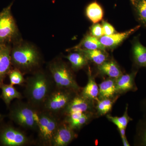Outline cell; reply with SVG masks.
<instances>
[{
    "label": "cell",
    "mask_w": 146,
    "mask_h": 146,
    "mask_svg": "<svg viewBox=\"0 0 146 146\" xmlns=\"http://www.w3.org/2000/svg\"><path fill=\"white\" fill-rule=\"evenodd\" d=\"M24 94L29 104L41 110L47 98L55 88L48 74L37 70L26 79Z\"/></svg>",
    "instance_id": "cell-1"
},
{
    "label": "cell",
    "mask_w": 146,
    "mask_h": 146,
    "mask_svg": "<svg viewBox=\"0 0 146 146\" xmlns=\"http://www.w3.org/2000/svg\"><path fill=\"white\" fill-rule=\"evenodd\" d=\"M12 65L23 74L38 70L42 61L39 52L35 48L28 44L16 45L11 50Z\"/></svg>",
    "instance_id": "cell-2"
},
{
    "label": "cell",
    "mask_w": 146,
    "mask_h": 146,
    "mask_svg": "<svg viewBox=\"0 0 146 146\" xmlns=\"http://www.w3.org/2000/svg\"><path fill=\"white\" fill-rule=\"evenodd\" d=\"M49 73L56 88L67 89L78 93L80 87L76 81L71 69L65 62L54 59L49 63Z\"/></svg>",
    "instance_id": "cell-3"
},
{
    "label": "cell",
    "mask_w": 146,
    "mask_h": 146,
    "mask_svg": "<svg viewBox=\"0 0 146 146\" xmlns=\"http://www.w3.org/2000/svg\"><path fill=\"white\" fill-rule=\"evenodd\" d=\"M41 111L27 102L19 101L11 110L10 117L25 129L37 131Z\"/></svg>",
    "instance_id": "cell-4"
},
{
    "label": "cell",
    "mask_w": 146,
    "mask_h": 146,
    "mask_svg": "<svg viewBox=\"0 0 146 146\" xmlns=\"http://www.w3.org/2000/svg\"><path fill=\"white\" fill-rule=\"evenodd\" d=\"M77 94L71 90L55 87L47 98L41 111L59 118V115L63 114L66 106Z\"/></svg>",
    "instance_id": "cell-5"
},
{
    "label": "cell",
    "mask_w": 146,
    "mask_h": 146,
    "mask_svg": "<svg viewBox=\"0 0 146 146\" xmlns=\"http://www.w3.org/2000/svg\"><path fill=\"white\" fill-rule=\"evenodd\" d=\"M60 121L59 118L41 111L37 131L39 142L42 145L51 146L52 140Z\"/></svg>",
    "instance_id": "cell-6"
},
{
    "label": "cell",
    "mask_w": 146,
    "mask_h": 146,
    "mask_svg": "<svg viewBox=\"0 0 146 146\" xmlns=\"http://www.w3.org/2000/svg\"><path fill=\"white\" fill-rule=\"evenodd\" d=\"M12 4L0 13V44L7 45L17 34V27L11 13Z\"/></svg>",
    "instance_id": "cell-7"
},
{
    "label": "cell",
    "mask_w": 146,
    "mask_h": 146,
    "mask_svg": "<svg viewBox=\"0 0 146 146\" xmlns=\"http://www.w3.org/2000/svg\"><path fill=\"white\" fill-rule=\"evenodd\" d=\"M31 143L26 133L13 127H6L0 131V143L3 145L25 146Z\"/></svg>",
    "instance_id": "cell-8"
},
{
    "label": "cell",
    "mask_w": 146,
    "mask_h": 146,
    "mask_svg": "<svg viewBox=\"0 0 146 146\" xmlns=\"http://www.w3.org/2000/svg\"><path fill=\"white\" fill-rule=\"evenodd\" d=\"M76 134L65 120L60 121L52 140L51 146H66L70 143Z\"/></svg>",
    "instance_id": "cell-9"
},
{
    "label": "cell",
    "mask_w": 146,
    "mask_h": 146,
    "mask_svg": "<svg viewBox=\"0 0 146 146\" xmlns=\"http://www.w3.org/2000/svg\"><path fill=\"white\" fill-rule=\"evenodd\" d=\"M92 101L81 94H77L66 106L62 115L66 116L72 112H91L93 106Z\"/></svg>",
    "instance_id": "cell-10"
},
{
    "label": "cell",
    "mask_w": 146,
    "mask_h": 146,
    "mask_svg": "<svg viewBox=\"0 0 146 146\" xmlns=\"http://www.w3.org/2000/svg\"><path fill=\"white\" fill-rule=\"evenodd\" d=\"M141 27V25H138L124 32L114 33L110 35H104L100 37L99 40L106 48H114L120 44L131 35L136 32Z\"/></svg>",
    "instance_id": "cell-11"
},
{
    "label": "cell",
    "mask_w": 146,
    "mask_h": 146,
    "mask_svg": "<svg viewBox=\"0 0 146 146\" xmlns=\"http://www.w3.org/2000/svg\"><path fill=\"white\" fill-rule=\"evenodd\" d=\"M137 73V70H134L130 74L122 75L116 79L115 84L117 93L137 90L135 82V77Z\"/></svg>",
    "instance_id": "cell-12"
},
{
    "label": "cell",
    "mask_w": 146,
    "mask_h": 146,
    "mask_svg": "<svg viewBox=\"0 0 146 146\" xmlns=\"http://www.w3.org/2000/svg\"><path fill=\"white\" fill-rule=\"evenodd\" d=\"M11 52V49L7 45H3L0 48V86L11 71L12 65Z\"/></svg>",
    "instance_id": "cell-13"
},
{
    "label": "cell",
    "mask_w": 146,
    "mask_h": 146,
    "mask_svg": "<svg viewBox=\"0 0 146 146\" xmlns=\"http://www.w3.org/2000/svg\"><path fill=\"white\" fill-rule=\"evenodd\" d=\"M132 43V54L136 67H146V47L141 44L137 37Z\"/></svg>",
    "instance_id": "cell-14"
},
{
    "label": "cell",
    "mask_w": 146,
    "mask_h": 146,
    "mask_svg": "<svg viewBox=\"0 0 146 146\" xmlns=\"http://www.w3.org/2000/svg\"><path fill=\"white\" fill-rule=\"evenodd\" d=\"M115 81L116 80L111 78L106 80L100 84L99 86V100L110 98L117 94Z\"/></svg>",
    "instance_id": "cell-15"
},
{
    "label": "cell",
    "mask_w": 146,
    "mask_h": 146,
    "mask_svg": "<svg viewBox=\"0 0 146 146\" xmlns=\"http://www.w3.org/2000/svg\"><path fill=\"white\" fill-rule=\"evenodd\" d=\"M0 88L2 90V98L7 106H9L13 100L15 99L21 100L23 98L22 94L11 84L2 83Z\"/></svg>",
    "instance_id": "cell-16"
},
{
    "label": "cell",
    "mask_w": 146,
    "mask_h": 146,
    "mask_svg": "<svg viewBox=\"0 0 146 146\" xmlns=\"http://www.w3.org/2000/svg\"><path fill=\"white\" fill-rule=\"evenodd\" d=\"M76 49L88 50L100 49L105 50L106 48L97 37L88 35L82 40L79 44L75 47L74 49Z\"/></svg>",
    "instance_id": "cell-17"
},
{
    "label": "cell",
    "mask_w": 146,
    "mask_h": 146,
    "mask_svg": "<svg viewBox=\"0 0 146 146\" xmlns=\"http://www.w3.org/2000/svg\"><path fill=\"white\" fill-rule=\"evenodd\" d=\"M87 17L94 24L102 20L104 11L102 7L96 1H94L87 6L86 9Z\"/></svg>",
    "instance_id": "cell-18"
},
{
    "label": "cell",
    "mask_w": 146,
    "mask_h": 146,
    "mask_svg": "<svg viewBox=\"0 0 146 146\" xmlns=\"http://www.w3.org/2000/svg\"><path fill=\"white\" fill-rule=\"evenodd\" d=\"M137 20L146 27V0H130Z\"/></svg>",
    "instance_id": "cell-19"
},
{
    "label": "cell",
    "mask_w": 146,
    "mask_h": 146,
    "mask_svg": "<svg viewBox=\"0 0 146 146\" xmlns=\"http://www.w3.org/2000/svg\"><path fill=\"white\" fill-rule=\"evenodd\" d=\"M71 53L65 57L70 61L71 68L74 70H80L88 63V59L82 52L79 51Z\"/></svg>",
    "instance_id": "cell-20"
},
{
    "label": "cell",
    "mask_w": 146,
    "mask_h": 146,
    "mask_svg": "<svg viewBox=\"0 0 146 146\" xmlns=\"http://www.w3.org/2000/svg\"><path fill=\"white\" fill-rule=\"evenodd\" d=\"M82 52L88 60H91L97 65H100L106 61L107 55L105 54L104 50L100 49L83 50L80 49H74Z\"/></svg>",
    "instance_id": "cell-21"
},
{
    "label": "cell",
    "mask_w": 146,
    "mask_h": 146,
    "mask_svg": "<svg viewBox=\"0 0 146 146\" xmlns=\"http://www.w3.org/2000/svg\"><path fill=\"white\" fill-rule=\"evenodd\" d=\"M99 66L100 72L111 78L116 79L122 75L119 67L114 61H106Z\"/></svg>",
    "instance_id": "cell-22"
},
{
    "label": "cell",
    "mask_w": 146,
    "mask_h": 146,
    "mask_svg": "<svg viewBox=\"0 0 146 146\" xmlns=\"http://www.w3.org/2000/svg\"><path fill=\"white\" fill-rule=\"evenodd\" d=\"M89 73L88 83L82 89L80 94L86 98L93 101V100H98L99 89L95 79L92 77L90 72Z\"/></svg>",
    "instance_id": "cell-23"
},
{
    "label": "cell",
    "mask_w": 146,
    "mask_h": 146,
    "mask_svg": "<svg viewBox=\"0 0 146 146\" xmlns=\"http://www.w3.org/2000/svg\"><path fill=\"white\" fill-rule=\"evenodd\" d=\"M128 105L126 106L124 114L122 117H112L108 115V119L117 127L118 128H126L127 127L130 121H132V119L128 115Z\"/></svg>",
    "instance_id": "cell-24"
},
{
    "label": "cell",
    "mask_w": 146,
    "mask_h": 146,
    "mask_svg": "<svg viewBox=\"0 0 146 146\" xmlns=\"http://www.w3.org/2000/svg\"><path fill=\"white\" fill-rule=\"evenodd\" d=\"M135 142L139 145L146 146V117L138 123Z\"/></svg>",
    "instance_id": "cell-25"
},
{
    "label": "cell",
    "mask_w": 146,
    "mask_h": 146,
    "mask_svg": "<svg viewBox=\"0 0 146 146\" xmlns=\"http://www.w3.org/2000/svg\"><path fill=\"white\" fill-rule=\"evenodd\" d=\"M114 100L110 98L99 100L97 105V109L100 115H104L107 114L111 110Z\"/></svg>",
    "instance_id": "cell-26"
},
{
    "label": "cell",
    "mask_w": 146,
    "mask_h": 146,
    "mask_svg": "<svg viewBox=\"0 0 146 146\" xmlns=\"http://www.w3.org/2000/svg\"><path fill=\"white\" fill-rule=\"evenodd\" d=\"M8 74L10 84L12 85H21L25 83L26 79L24 78L23 73L18 69L15 68L14 70H11Z\"/></svg>",
    "instance_id": "cell-27"
},
{
    "label": "cell",
    "mask_w": 146,
    "mask_h": 146,
    "mask_svg": "<svg viewBox=\"0 0 146 146\" xmlns=\"http://www.w3.org/2000/svg\"><path fill=\"white\" fill-rule=\"evenodd\" d=\"M92 115L91 112H84L78 119L69 123H67L74 130L80 129L89 122Z\"/></svg>",
    "instance_id": "cell-28"
},
{
    "label": "cell",
    "mask_w": 146,
    "mask_h": 146,
    "mask_svg": "<svg viewBox=\"0 0 146 146\" xmlns=\"http://www.w3.org/2000/svg\"><path fill=\"white\" fill-rule=\"evenodd\" d=\"M91 33L92 35L96 37H100L104 35L103 29L101 25L96 24L94 25L91 28Z\"/></svg>",
    "instance_id": "cell-29"
},
{
    "label": "cell",
    "mask_w": 146,
    "mask_h": 146,
    "mask_svg": "<svg viewBox=\"0 0 146 146\" xmlns=\"http://www.w3.org/2000/svg\"><path fill=\"white\" fill-rule=\"evenodd\" d=\"M102 27L104 35H110L115 33V29L114 28L106 21H102Z\"/></svg>",
    "instance_id": "cell-30"
},
{
    "label": "cell",
    "mask_w": 146,
    "mask_h": 146,
    "mask_svg": "<svg viewBox=\"0 0 146 146\" xmlns=\"http://www.w3.org/2000/svg\"><path fill=\"white\" fill-rule=\"evenodd\" d=\"M119 131L120 135H121V137H125V129H126L124 128H118Z\"/></svg>",
    "instance_id": "cell-31"
},
{
    "label": "cell",
    "mask_w": 146,
    "mask_h": 146,
    "mask_svg": "<svg viewBox=\"0 0 146 146\" xmlns=\"http://www.w3.org/2000/svg\"><path fill=\"white\" fill-rule=\"evenodd\" d=\"M122 140V142L123 145L124 146H129V143L128 142L127 139L126 137H121Z\"/></svg>",
    "instance_id": "cell-32"
},
{
    "label": "cell",
    "mask_w": 146,
    "mask_h": 146,
    "mask_svg": "<svg viewBox=\"0 0 146 146\" xmlns=\"http://www.w3.org/2000/svg\"><path fill=\"white\" fill-rule=\"evenodd\" d=\"M141 106H142V109L146 114V98L142 102Z\"/></svg>",
    "instance_id": "cell-33"
},
{
    "label": "cell",
    "mask_w": 146,
    "mask_h": 146,
    "mask_svg": "<svg viewBox=\"0 0 146 146\" xmlns=\"http://www.w3.org/2000/svg\"><path fill=\"white\" fill-rule=\"evenodd\" d=\"M3 45H2V44H0V48H1V47Z\"/></svg>",
    "instance_id": "cell-34"
},
{
    "label": "cell",
    "mask_w": 146,
    "mask_h": 146,
    "mask_svg": "<svg viewBox=\"0 0 146 146\" xmlns=\"http://www.w3.org/2000/svg\"><path fill=\"white\" fill-rule=\"evenodd\" d=\"M1 117V115H0V117Z\"/></svg>",
    "instance_id": "cell-35"
}]
</instances>
